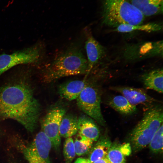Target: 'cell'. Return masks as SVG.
<instances>
[{"label": "cell", "mask_w": 163, "mask_h": 163, "mask_svg": "<svg viewBox=\"0 0 163 163\" xmlns=\"http://www.w3.org/2000/svg\"><path fill=\"white\" fill-rule=\"evenodd\" d=\"M40 106L32 88L24 81L3 86L0 89V117L11 119L22 124L28 131L36 128Z\"/></svg>", "instance_id": "6da1fadb"}, {"label": "cell", "mask_w": 163, "mask_h": 163, "mask_svg": "<svg viewBox=\"0 0 163 163\" xmlns=\"http://www.w3.org/2000/svg\"><path fill=\"white\" fill-rule=\"evenodd\" d=\"M88 64L81 47L73 43L57 56L44 69L43 78L50 83L62 77L87 74Z\"/></svg>", "instance_id": "7a4b0ae2"}, {"label": "cell", "mask_w": 163, "mask_h": 163, "mask_svg": "<svg viewBox=\"0 0 163 163\" xmlns=\"http://www.w3.org/2000/svg\"><path fill=\"white\" fill-rule=\"evenodd\" d=\"M74 163H91L88 159L83 158H78Z\"/></svg>", "instance_id": "cb8c5ba5"}, {"label": "cell", "mask_w": 163, "mask_h": 163, "mask_svg": "<svg viewBox=\"0 0 163 163\" xmlns=\"http://www.w3.org/2000/svg\"><path fill=\"white\" fill-rule=\"evenodd\" d=\"M110 163H125L124 155L120 149V145L114 143L112 144L106 156Z\"/></svg>", "instance_id": "ffe728a7"}, {"label": "cell", "mask_w": 163, "mask_h": 163, "mask_svg": "<svg viewBox=\"0 0 163 163\" xmlns=\"http://www.w3.org/2000/svg\"><path fill=\"white\" fill-rule=\"evenodd\" d=\"M103 23L117 27L121 24L137 25L145 16L128 0H102Z\"/></svg>", "instance_id": "3957f363"}, {"label": "cell", "mask_w": 163, "mask_h": 163, "mask_svg": "<svg viewBox=\"0 0 163 163\" xmlns=\"http://www.w3.org/2000/svg\"><path fill=\"white\" fill-rule=\"evenodd\" d=\"M76 99L77 105L82 111L99 124L105 125L101 109L100 92L95 84L88 81Z\"/></svg>", "instance_id": "5b68a950"}, {"label": "cell", "mask_w": 163, "mask_h": 163, "mask_svg": "<svg viewBox=\"0 0 163 163\" xmlns=\"http://www.w3.org/2000/svg\"><path fill=\"white\" fill-rule=\"evenodd\" d=\"M63 154L66 163H70L75 156L74 141L71 137L66 138L65 141Z\"/></svg>", "instance_id": "7402d4cb"}, {"label": "cell", "mask_w": 163, "mask_h": 163, "mask_svg": "<svg viewBox=\"0 0 163 163\" xmlns=\"http://www.w3.org/2000/svg\"><path fill=\"white\" fill-rule=\"evenodd\" d=\"M111 88L121 93L132 105L147 104L155 102L154 98L143 90L128 87H114Z\"/></svg>", "instance_id": "9c48e42d"}, {"label": "cell", "mask_w": 163, "mask_h": 163, "mask_svg": "<svg viewBox=\"0 0 163 163\" xmlns=\"http://www.w3.org/2000/svg\"><path fill=\"white\" fill-rule=\"evenodd\" d=\"M78 118L72 114L66 113L63 116L59 126L60 136L67 138L71 137L78 132Z\"/></svg>", "instance_id": "9a60e30c"}, {"label": "cell", "mask_w": 163, "mask_h": 163, "mask_svg": "<svg viewBox=\"0 0 163 163\" xmlns=\"http://www.w3.org/2000/svg\"><path fill=\"white\" fill-rule=\"evenodd\" d=\"M162 28V26L160 24L151 23L137 25L121 24L117 27L114 30L115 31L121 33H128L135 30L151 32L158 31L160 30Z\"/></svg>", "instance_id": "ac0fdd59"}, {"label": "cell", "mask_w": 163, "mask_h": 163, "mask_svg": "<svg viewBox=\"0 0 163 163\" xmlns=\"http://www.w3.org/2000/svg\"><path fill=\"white\" fill-rule=\"evenodd\" d=\"M52 146L50 139L41 131L30 144L18 145L28 163H51L49 152Z\"/></svg>", "instance_id": "8992f818"}, {"label": "cell", "mask_w": 163, "mask_h": 163, "mask_svg": "<svg viewBox=\"0 0 163 163\" xmlns=\"http://www.w3.org/2000/svg\"><path fill=\"white\" fill-rule=\"evenodd\" d=\"M144 16L162 13L163 0H128Z\"/></svg>", "instance_id": "4fadbf2b"}, {"label": "cell", "mask_w": 163, "mask_h": 163, "mask_svg": "<svg viewBox=\"0 0 163 163\" xmlns=\"http://www.w3.org/2000/svg\"><path fill=\"white\" fill-rule=\"evenodd\" d=\"M42 50L35 46L11 54L0 55V75L10 68L21 64L33 63L41 58Z\"/></svg>", "instance_id": "52a82bcc"}, {"label": "cell", "mask_w": 163, "mask_h": 163, "mask_svg": "<svg viewBox=\"0 0 163 163\" xmlns=\"http://www.w3.org/2000/svg\"><path fill=\"white\" fill-rule=\"evenodd\" d=\"M85 44L88 64V75L103 57L104 50L103 46L91 35H88Z\"/></svg>", "instance_id": "30bf717a"}, {"label": "cell", "mask_w": 163, "mask_h": 163, "mask_svg": "<svg viewBox=\"0 0 163 163\" xmlns=\"http://www.w3.org/2000/svg\"><path fill=\"white\" fill-rule=\"evenodd\" d=\"M93 141L79 134L74 142L76 154L81 156L87 153L91 148Z\"/></svg>", "instance_id": "d6986e66"}, {"label": "cell", "mask_w": 163, "mask_h": 163, "mask_svg": "<svg viewBox=\"0 0 163 163\" xmlns=\"http://www.w3.org/2000/svg\"><path fill=\"white\" fill-rule=\"evenodd\" d=\"M112 143L107 136H104L101 137L90 154L88 159L91 162L106 157Z\"/></svg>", "instance_id": "e0dca14e"}, {"label": "cell", "mask_w": 163, "mask_h": 163, "mask_svg": "<svg viewBox=\"0 0 163 163\" xmlns=\"http://www.w3.org/2000/svg\"><path fill=\"white\" fill-rule=\"evenodd\" d=\"M163 124L156 131L149 145L150 149L154 153H158L163 150Z\"/></svg>", "instance_id": "44dd1931"}, {"label": "cell", "mask_w": 163, "mask_h": 163, "mask_svg": "<svg viewBox=\"0 0 163 163\" xmlns=\"http://www.w3.org/2000/svg\"><path fill=\"white\" fill-rule=\"evenodd\" d=\"M88 81L74 80L61 84L58 92L62 98L69 101L76 99L87 84Z\"/></svg>", "instance_id": "8fae6325"}, {"label": "cell", "mask_w": 163, "mask_h": 163, "mask_svg": "<svg viewBox=\"0 0 163 163\" xmlns=\"http://www.w3.org/2000/svg\"><path fill=\"white\" fill-rule=\"evenodd\" d=\"M163 74L162 69H158L144 74L142 79L145 88L162 93Z\"/></svg>", "instance_id": "5bb4252c"}, {"label": "cell", "mask_w": 163, "mask_h": 163, "mask_svg": "<svg viewBox=\"0 0 163 163\" xmlns=\"http://www.w3.org/2000/svg\"><path fill=\"white\" fill-rule=\"evenodd\" d=\"M120 149L125 156H129L131 152V146L129 143L120 145Z\"/></svg>", "instance_id": "603a6c76"}, {"label": "cell", "mask_w": 163, "mask_h": 163, "mask_svg": "<svg viewBox=\"0 0 163 163\" xmlns=\"http://www.w3.org/2000/svg\"><path fill=\"white\" fill-rule=\"evenodd\" d=\"M92 163H110L106 157L97 160Z\"/></svg>", "instance_id": "d4e9b609"}, {"label": "cell", "mask_w": 163, "mask_h": 163, "mask_svg": "<svg viewBox=\"0 0 163 163\" xmlns=\"http://www.w3.org/2000/svg\"><path fill=\"white\" fill-rule=\"evenodd\" d=\"M163 110L160 106L151 107L132 130L129 139L134 149H141L148 145L153 136L163 124Z\"/></svg>", "instance_id": "277c9868"}, {"label": "cell", "mask_w": 163, "mask_h": 163, "mask_svg": "<svg viewBox=\"0 0 163 163\" xmlns=\"http://www.w3.org/2000/svg\"><path fill=\"white\" fill-rule=\"evenodd\" d=\"M66 113L65 109L62 106H54L48 110L42 122V131L50 139L52 146L56 149L59 148L61 144L59 128Z\"/></svg>", "instance_id": "ba28073f"}, {"label": "cell", "mask_w": 163, "mask_h": 163, "mask_svg": "<svg viewBox=\"0 0 163 163\" xmlns=\"http://www.w3.org/2000/svg\"><path fill=\"white\" fill-rule=\"evenodd\" d=\"M108 104L112 108L120 113L130 115L136 112V106L131 104L123 96L118 95L113 97L108 100Z\"/></svg>", "instance_id": "2e32d148"}, {"label": "cell", "mask_w": 163, "mask_h": 163, "mask_svg": "<svg viewBox=\"0 0 163 163\" xmlns=\"http://www.w3.org/2000/svg\"><path fill=\"white\" fill-rule=\"evenodd\" d=\"M78 132L93 141L99 138L100 131L94 120L87 115H82L78 118Z\"/></svg>", "instance_id": "7c38bea8"}]
</instances>
